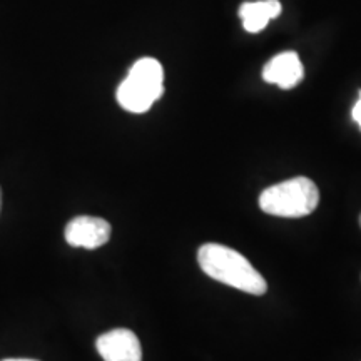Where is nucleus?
I'll return each instance as SVG.
<instances>
[{
    "label": "nucleus",
    "instance_id": "1",
    "mask_svg": "<svg viewBox=\"0 0 361 361\" xmlns=\"http://www.w3.org/2000/svg\"><path fill=\"white\" fill-rule=\"evenodd\" d=\"M197 263L209 278L236 288L239 291L261 296L268 290L259 271L231 247L207 243L197 251Z\"/></svg>",
    "mask_w": 361,
    "mask_h": 361
},
{
    "label": "nucleus",
    "instance_id": "2",
    "mask_svg": "<svg viewBox=\"0 0 361 361\" xmlns=\"http://www.w3.org/2000/svg\"><path fill=\"white\" fill-rule=\"evenodd\" d=\"M319 202V191L313 180L298 176L264 189L259 196V207L279 218H303L313 213Z\"/></svg>",
    "mask_w": 361,
    "mask_h": 361
},
{
    "label": "nucleus",
    "instance_id": "3",
    "mask_svg": "<svg viewBox=\"0 0 361 361\" xmlns=\"http://www.w3.org/2000/svg\"><path fill=\"white\" fill-rule=\"evenodd\" d=\"M164 90V71L156 59H139L130 67L128 78L117 89V102L126 111L142 114L149 111Z\"/></svg>",
    "mask_w": 361,
    "mask_h": 361
},
{
    "label": "nucleus",
    "instance_id": "4",
    "mask_svg": "<svg viewBox=\"0 0 361 361\" xmlns=\"http://www.w3.org/2000/svg\"><path fill=\"white\" fill-rule=\"evenodd\" d=\"M111 238V224L96 216H78L66 226V241L74 247L97 250Z\"/></svg>",
    "mask_w": 361,
    "mask_h": 361
},
{
    "label": "nucleus",
    "instance_id": "5",
    "mask_svg": "<svg viewBox=\"0 0 361 361\" xmlns=\"http://www.w3.org/2000/svg\"><path fill=\"white\" fill-rule=\"evenodd\" d=\"M96 346L104 361H142L141 343L130 329L117 328L104 333Z\"/></svg>",
    "mask_w": 361,
    "mask_h": 361
},
{
    "label": "nucleus",
    "instance_id": "6",
    "mask_svg": "<svg viewBox=\"0 0 361 361\" xmlns=\"http://www.w3.org/2000/svg\"><path fill=\"white\" fill-rule=\"evenodd\" d=\"M305 75L303 64L296 52L278 54L266 64L263 79L269 84H276L281 89H293Z\"/></svg>",
    "mask_w": 361,
    "mask_h": 361
},
{
    "label": "nucleus",
    "instance_id": "7",
    "mask_svg": "<svg viewBox=\"0 0 361 361\" xmlns=\"http://www.w3.org/2000/svg\"><path fill=\"white\" fill-rule=\"evenodd\" d=\"M281 13V4L278 0H261V2H246L239 8L243 25L247 32L256 34L263 30L271 19H276Z\"/></svg>",
    "mask_w": 361,
    "mask_h": 361
},
{
    "label": "nucleus",
    "instance_id": "8",
    "mask_svg": "<svg viewBox=\"0 0 361 361\" xmlns=\"http://www.w3.org/2000/svg\"><path fill=\"white\" fill-rule=\"evenodd\" d=\"M351 116H353V119L356 121V123H361V94H360V99H358V102L355 104V107H353V111H351Z\"/></svg>",
    "mask_w": 361,
    "mask_h": 361
},
{
    "label": "nucleus",
    "instance_id": "9",
    "mask_svg": "<svg viewBox=\"0 0 361 361\" xmlns=\"http://www.w3.org/2000/svg\"><path fill=\"white\" fill-rule=\"evenodd\" d=\"M2 361H37V360H25V358H11V360H2Z\"/></svg>",
    "mask_w": 361,
    "mask_h": 361
},
{
    "label": "nucleus",
    "instance_id": "10",
    "mask_svg": "<svg viewBox=\"0 0 361 361\" xmlns=\"http://www.w3.org/2000/svg\"><path fill=\"white\" fill-rule=\"evenodd\" d=\"M0 209H2V189H0Z\"/></svg>",
    "mask_w": 361,
    "mask_h": 361
},
{
    "label": "nucleus",
    "instance_id": "11",
    "mask_svg": "<svg viewBox=\"0 0 361 361\" xmlns=\"http://www.w3.org/2000/svg\"><path fill=\"white\" fill-rule=\"evenodd\" d=\"M360 226H361V216H360Z\"/></svg>",
    "mask_w": 361,
    "mask_h": 361
}]
</instances>
